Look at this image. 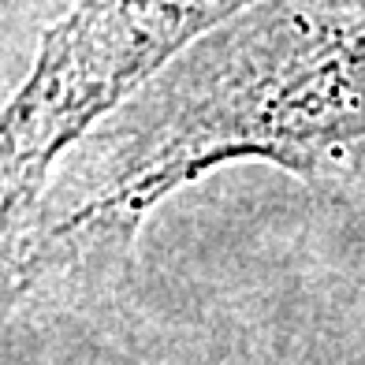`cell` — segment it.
I'll use <instances>...</instances> for the list:
<instances>
[{"label":"cell","instance_id":"6da1fadb","mask_svg":"<svg viewBox=\"0 0 365 365\" xmlns=\"http://www.w3.org/2000/svg\"><path fill=\"white\" fill-rule=\"evenodd\" d=\"M246 160L365 172V0H257L168 63L63 160L19 291L130 257L172 194Z\"/></svg>","mask_w":365,"mask_h":365},{"label":"cell","instance_id":"7a4b0ae2","mask_svg":"<svg viewBox=\"0 0 365 365\" xmlns=\"http://www.w3.org/2000/svg\"><path fill=\"white\" fill-rule=\"evenodd\" d=\"M257 0H75L0 105V302L63 160L190 45Z\"/></svg>","mask_w":365,"mask_h":365}]
</instances>
